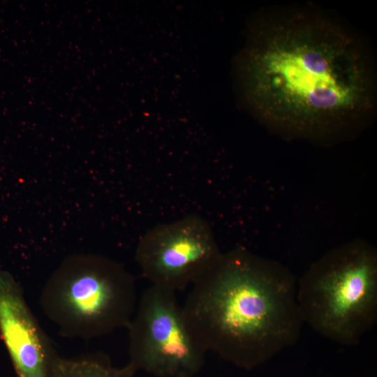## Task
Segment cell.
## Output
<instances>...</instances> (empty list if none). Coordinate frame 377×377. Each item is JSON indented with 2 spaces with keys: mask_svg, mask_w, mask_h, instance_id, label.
I'll use <instances>...</instances> for the list:
<instances>
[{
  "mask_svg": "<svg viewBox=\"0 0 377 377\" xmlns=\"http://www.w3.org/2000/svg\"><path fill=\"white\" fill-rule=\"evenodd\" d=\"M245 101L290 137L329 139L363 124L376 104L374 61L350 25L313 4L263 8L239 57Z\"/></svg>",
  "mask_w": 377,
  "mask_h": 377,
  "instance_id": "6da1fadb",
  "label": "cell"
},
{
  "mask_svg": "<svg viewBox=\"0 0 377 377\" xmlns=\"http://www.w3.org/2000/svg\"><path fill=\"white\" fill-rule=\"evenodd\" d=\"M191 286L182 309L206 352L251 370L300 339L297 283L276 261L235 249L222 253Z\"/></svg>",
  "mask_w": 377,
  "mask_h": 377,
  "instance_id": "7a4b0ae2",
  "label": "cell"
},
{
  "mask_svg": "<svg viewBox=\"0 0 377 377\" xmlns=\"http://www.w3.org/2000/svg\"><path fill=\"white\" fill-rule=\"evenodd\" d=\"M304 323L341 345H357L377 320V253L355 240L313 263L297 286Z\"/></svg>",
  "mask_w": 377,
  "mask_h": 377,
  "instance_id": "3957f363",
  "label": "cell"
},
{
  "mask_svg": "<svg viewBox=\"0 0 377 377\" xmlns=\"http://www.w3.org/2000/svg\"><path fill=\"white\" fill-rule=\"evenodd\" d=\"M40 304L63 336L89 340L127 328L137 306L135 283L108 257L70 256L47 280Z\"/></svg>",
  "mask_w": 377,
  "mask_h": 377,
  "instance_id": "277c9868",
  "label": "cell"
},
{
  "mask_svg": "<svg viewBox=\"0 0 377 377\" xmlns=\"http://www.w3.org/2000/svg\"><path fill=\"white\" fill-rule=\"evenodd\" d=\"M128 330V364L156 377H193L207 353L191 332L175 291L151 285L142 293Z\"/></svg>",
  "mask_w": 377,
  "mask_h": 377,
  "instance_id": "5b68a950",
  "label": "cell"
},
{
  "mask_svg": "<svg viewBox=\"0 0 377 377\" xmlns=\"http://www.w3.org/2000/svg\"><path fill=\"white\" fill-rule=\"evenodd\" d=\"M221 253L209 223L190 214L147 230L138 242L135 260L151 285L176 292L195 282Z\"/></svg>",
  "mask_w": 377,
  "mask_h": 377,
  "instance_id": "8992f818",
  "label": "cell"
},
{
  "mask_svg": "<svg viewBox=\"0 0 377 377\" xmlns=\"http://www.w3.org/2000/svg\"><path fill=\"white\" fill-rule=\"evenodd\" d=\"M0 332L18 377H52L59 355L27 305L20 286L1 270Z\"/></svg>",
  "mask_w": 377,
  "mask_h": 377,
  "instance_id": "52a82bcc",
  "label": "cell"
},
{
  "mask_svg": "<svg viewBox=\"0 0 377 377\" xmlns=\"http://www.w3.org/2000/svg\"><path fill=\"white\" fill-rule=\"evenodd\" d=\"M135 373L128 364L117 368L108 356L96 353L75 358L59 356L52 377H135Z\"/></svg>",
  "mask_w": 377,
  "mask_h": 377,
  "instance_id": "ba28073f",
  "label": "cell"
}]
</instances>
